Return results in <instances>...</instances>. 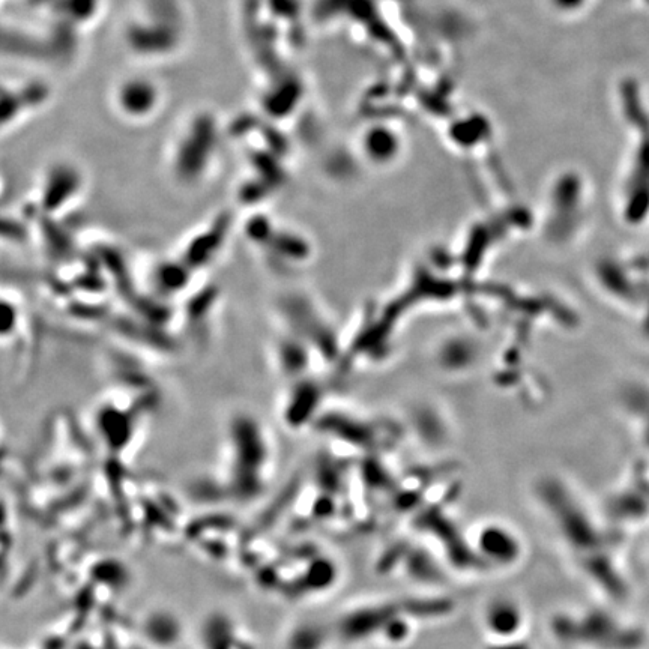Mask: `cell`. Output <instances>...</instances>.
<instances>
[{"label":"cell","instance_id":"obj_1","mask_svg":"<svg viewBox=\"0 0 649 649\" xmlns=\"http://www.w3.org/2000/svg\"><path fill=\"white\" fill-rule=\"evenodd\" d=\"M478 552L495 564H511L519 556V540L504 526L490 523L477 535Z\"/></svg>","mask_w":649,"mask_h":649},{"label":"cell","instance_id":"obj_2","mask_svg":"<svg viewBox=\"0 0 649 649\" xmlns=\"http://www.w3.org/2000/svg\"><path fill=\"white\" fill-rule=\"evenodd\" d=\"M484 622L492 636L510 639L522 625V612L513 600L498 598L487 606Z\"/></svg>","mask_w":649,"mask_h":649},{"label":"cell","instance_id":"obj_3","mask_svg":"<svg viewBox=\"0 0 649 649\" xmlns=\"http://www.w3.org/2000/svg\"><path fill=\"white\" fill-rule=\"evenodd\" d=\"M158 92L154 83L148 80L131 79L122 83L118 91V104L133 116L149 113L157 104Z\"/></svg>","mask_w":649,"mask_h":649},{"label":"cell","instance_id":"obj_4","mask_svg":"<svg viewBox=\"0 0 649 649\" xmlns=\"http://www.w3.org/2000/svg\"><path fill=\"white\" fill-rule=\"evenodd\" d=\"M14 310L8 305L0 304V331L10 330L14 325Z\"/></svg>","mask_w":649,"mask_h":649},{"label":"cell","instance_id":"obj_5","mask_svg":"<svg viewBox=\"0 0 649 649\" xmlns=\"http://www.w3.org/2000/svg\"><path fill=\"white\" fill-rule=\"evenodd\" d=\"M489 649H523V648H519V646H517V648H516V646H514V645H505V646H502V645L493 646L492 645V646H490Z\"/></svg>","mask_w":649,"mask_h":649}]
</instances>
